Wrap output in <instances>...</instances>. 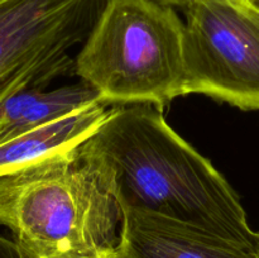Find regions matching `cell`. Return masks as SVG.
<instances>
[{"instance_id": "4", "label": "cell", "mask_w": 259, "mask_h": 258, "mask_svg": "<svg viewBox=\"0 0 259 258\" xmlns=\"http://www.w3.org/2000/svg\"><path fill=\"white\" fill-rule=\"evenodd\" d=\"M185 15L182 95L204 94L259 110V7L250 0H194Z\"/></svg>"}, {"instance_id": "7", "label": "cell", "mask_w": 259, "mask_h": 258, "mask_svg": "<svg viewBox=\"0 0 259 258\" xmlns=\"http://www.w3.org/2000/svg\"><path fill=\"white\" fill-rule=\"evenodd\" d=\"M114 108L110 104L99 101L66 118L0 143V176L58 153L77 149L98 131Z\"/></svg>"}, {"instance_id": "10", "label": "cell", "mask_w": 259, "mask_h": 258, "mask_svg": "<svg viewBox=\"0 0 259 258\" xmlns=\"http://www.w3.org/2000/svg\"><path fill=\"white\" fill-rule=\"evenodd\" d=\"M154 2L161 3V4L167 5V7L182 8V9L185 10L192 2H194V0H154Z\"/></svg>"}, {"instance_id": "11", "label": "cell", "mask_w": 259, "mask_h": 258, "mask_svg": "<svg viewBox=\"0 0 259 258\" xmlns=\"http://www.w3.org/2000/svg\"><path fill=\"white\" fill-rule=\"evenodd\" d=\"M104 258H120V255L118 254V252H116V249H115V252L110 253V254L106 255V257H104Z\"/></svg>"}, {"instance_id": "2", "label": "cell", "mask_w": 259, "mask_h": 258, "mask_svg": "<svg viewBox=\"0 0 259 258\" xmlns=\"http://www.w3.org/2000/svg\"><path fill=\"white\" fill-rule=\"evenodd\" d=\"M123 210L77 149L0 176V225L32 258H104Z\"/></svg>"}, {"instance_id": "6", "label": "cell", "mask_w": 259, "mask_h": 258, "mask_svg": "<svg viewBox=\"0 0 259 258\" xmlns=\"http://www.w3.org/2000/svg\"><path fill=\"white\" fill-rule=\"evenodd\" d=\"M116 252L120 258H259V248L139 210H123Z\"/></svg>"}, {"instance_id": "13", "label": "cell", "mask_w": 259, "mask_h": 258, "mask_svg": "<svg viewBox=\"0 0 259 258\" xmlns=\"http://www.w3.org/2000/svg\"><path fill=\"white\" fill-rule=\"evenodd\" d=\"M258 234H259V232H258Z\"/></svg>"}, {"instance_id": "9", "label": "cell", "mask_w": 259, "mask_h": 258, "mask_svg": "<svg viewBox=\"0 0 259 258\" xmlns=\"http://www.w3.org/2000/svg\"><path fill=\"white\" fill-rule=\"evenodd\" d=\"M0 258H32L14 239L0 235Z\"/></svg>"}, {"instance_id": "12", "label": "cell", "mask_w": 259, "mask_h": 258, "mask_svg": "<svg viewBox=\"0 0 259 258\" xmlns=\"http://www.w3.org/2000/svg\"><path fill=\"white\" fill-rule=\"evenodd\" d=\"M250 2H252L253 4L257 5V7H259V0H250Z\"/></svg>"}, {"instance_id": "8", "label": "cell", "mask_w": 259, "mask_h": 258, "mask_svg": "<svg viewBox=\"0 0 259 258\" xmlns=\"http://www.w3.org/2000/svg\"><path fill=\"white\" fill-rule=\"evenodd\" d=\"M99 101L101 99L98 91L85 81L53 90L20 91L0 105V143L66 118Z\"/></svg>"}, {"instance_id": "1", "label": "cell", "mask_w": 259, "mask_h": 258, "mask_svg": "<svg viewBox=\"0 0 259 258\" xmlns=\"http://www.w3.org/2000/svg\"><path fill=\"white\" fill-rule=\"evenodd\" d=\"M77 154L121 210L162 215L259 248L258 232L229 182L157 106L116 105Z\"/></svg>"}, {"instance_id": "3", "label": "cell", "mask_w": 259, "mask_h": 258, "mask_svg": "<svg viewBox=\"0 0 259 258\" xmlns=\"http://www.w3.org/2000/svg\"><path fill=\"white\" fill-rule=\"evenodd\" d=\"M185 23L154 0H109L75 73L110 105L152 104L162 110L182 95Z\"/></svg>"}, {"instance_id": "5", "label": "cell", "mask_w": 259, "mask_h": 258, "mask_svg": "<svg viewBox=\"0 0 259 258\" xmlns=\"http://www.w3.org/2000/svg\"><path fill=\"white\" fill-rule=\"evenodd\" d=\"M109 0H0V105L75 71L70 51L85 43Z\"/></svg>"}]
</instances>
